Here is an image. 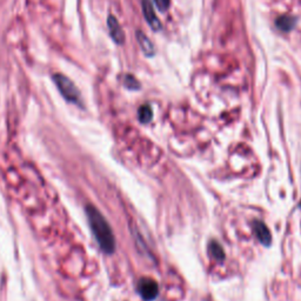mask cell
<instances>
[{
    "label": "cell",
    "mask_w": 301,
    "mask_h": 301,
    "mask_svg": "<svg viewBox=\"0 0 301 301\" xmlns=\"http://www.w3.org/2000/svg\"><path fill=\"white\" fill-rule=\"evenodd\" d=\"M138 116H139V120H140V122H142V124H147V122H150L152 120V118H153V111H152L151 106L150 105L141 106L138 111Z\"/></svg>",
    "instance_id": "obj_9"
},
{
    "label": "cell",
    "mask_w": 301,
    "mask_h": 301,
    "mask_svg": "<svg viewBox=\"0 0 301 301\" xmlns=\"http://www.w3.org/2000/svg\"><path fill=\"white\" fill-rule=\"evenodd\" d=\"M107 27L109 35H111L112 40L115 44L121 45L125 43V32L122 30L121 25L119 24L118 19H116L113 14H109L107 18Z\"/></svg>",
    "instance_id": "obj_5"
},
{
    "label": "cell",
    "mask_w": 301,
    "mask_h": 301,
    "mask_svg": "<svg viewBox=\"0 0 301 301\" xmlns=\"http://www.w3.org/2000/svg\"><path fill=\"white\" fill-rule=\"evenodd\" d=\"M85 211L90 228L98 242L100 250L106 254H112L115 251V238L108 221L96 206L87 205Z\"/></svg>",
    "instance_id": "obj_1"
},
{
    "label": "cell",
    "mask_w": 301,
    "mask_h": 301,
    "mask_svg": "<svg viewBox=\"0 0 301 301\" xmlns=\"http://www.w3.org/2000/svg\"><path fill=\"white\" fill-rule=\"evenodd\" d=\"M122 83H124L125 87H127L128 90L135 91V90L140 89V83H139L137 78L132 76V74H126V76H124Z\"/></svg>",
    "instance_id": "obj_10"
},
{
    "label": "cell",
    "mask_w": 301,
    "mask_h": 301,
    "mask_svg": "<svg viewBox=\"0 0 301 301\" xmlns=\"http://www.w3.org/2000/svg\"><path fill=\"white\" fill-rule=\"evenodd\" d=\"M297 24L296 18L291 17V15H281L276 20V26L283 32H290L294 28Z\"/></svg>",
    "instance_id": "obj_8"
},
{
    "label": "cell",
    "mask_w": 301,
    "mask_h": 301,
    "mask_svg": "<svg viewBox=\"0 0 301 301\" xmlns=\"http://www.w3.org/2000/svg\"><path fill=\"white\" fill-rule=\"evenodd\" d=\"M155 6H157L158 9L161 12L167 11L168 7H170L171 4V0H154Z\"/></svg>",
    "instance_id": "obj_12"
},
{
    "label": "cell",
    "mask_w": 301,
    "mask_h": 301,
    "mask_svg": "<svg viewBox=\"0 0 301 301\" xmlns=\"http://www.w3.org/2000/svg\"><path fill=\"white\" fill-rule=\"evenodd\" d=\"M54 84H56L58 91L60 92V95L63 96V98L73 105L79 106L83 107V99L82 95H80V91L78 90V87L74 85V83L70 78L61 73H56L52 77Z\"/></svg>",
    "instance_id": "obj_2"
},
{
    "label": "cell",
    "mask_w": 301,
    "mask_h": 301,
    "mask_svg": "<svg viewBox=\"0 0 301 301\" xmlns=\"http://www.w3.org/2000/svg\"><path fill=\"white\" fill-rule=\"evenodd\" d=\"M141 7H142V14H144L147 24L151 26L152 30L160 31L161 30V21L158 19L157 14H155L154 6L151 2V0H142Z\"/></svg>",
    "instance_id": "obj_3"
},
{
    "label": "cell",
    "mask_w": 301,
    "mask_h": 301,
    "mask_svg": "<svg viewBox=\"0 0 301 301\" xmlns=\"http://www.w3.org/2000/svg\"><path fill=\"white\" fill-rule=\"evenodd\" d=\"M135 35H137L138 44L141 48L142 53H144L146 57H150V58L153 57L155 53V48H154L153 43H152L150 39L147 38V35L145 34L142 31H137Z\"/></svg>",
    "instance_id": "obj_7"
},
{
    "label": "cell",
    "mask_w": 301,
    "mask_h": 301,
    "mask_svg": "<svg viewBox=\"0 0 301 301\" xmlns=\"http://www.w3.org/2000/svg\"><path fill=\"white\" fill-rule=\"evenodd\" d=\"M253 229H254L255 235H257V238L259 239V241H260L261 244L265 246L271 245V240H272L271 232L263 221H259V220L254 221Z\"/></svg>",
    "instance_id": "obj_6"
},
{
    "label": "cell",
    "mask_w": 301,
    "mask_h": 301,
    "mask_svg": "<svg viewBox=\"0 0 301 301\" xmlns=\"http://www.w3.org/2000/svg\"><path fill=\"white\" fill-rule=\"evenodd\" d=\"M211 252H212L213 257H214L215 259H218V260L224 259V251H222V247L218 244V242H212Z\"/></svg>",
    "instance_id": "obj_11"
},
{
    "label": "cell",
    "mask_w": 301,
    "mask_h": 301,
    "mask_svg": "<svg viewBox=\"0 0 301 301\" xmlns=\"http://www.w3.org/2000/svg\"><path fill=\"white\" fill-rule=\"evenodd\" d=\"M138 291L145 300L151 301L158 296V284L150 278H145L139 281Z\"/></svg>",
    "instance_id": "obj_4"
}]
</instances>
